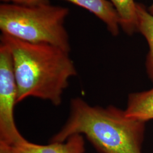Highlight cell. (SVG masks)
<instances>
[{"mask_svg":"<svg viewBox=\"0 0 153 153\" xmlns=\"http://www.w3.org/2000/svg\"><path fill=\"white\" fill-rule=\"evenodd\" d=\"M11 52L17 103L33 97L60 105L70 78L77 74L69 52L54 45L33 44L1 33Z\"/></svg>","mask_w":153,"mask_h":153,"instance_id":"6da1fadb","label":"cell"},{"mask_svg":"<svg viewBox=\"0 0 153 153\" xmlns=\"http://www.w3.org/2000/svg\"><path fill=\"white\" fill-rule=\"evenodd\" d=\"M145 123L127 116L124 110L114 106H93L76 98L71 101L65 124L50 142H63L73 135L81 134L99 153H142Z\"/></svg>","mask_w":153,"mask_h":153,"instance_id":"7a4b0ae2","label":"cell"},{"mask_svg":"<svg viewBox=\"0 0 153 153\" xmlns=\"http://www.w3.org/2000/svg\"><path fill=\"white\" fill-rule=\"evenodd\" d=\"M68 7L49 2L37 5H0L1 33L25 42L54 45L70 52L69 37L65 27Z\"/></svg>","mask_w":153,"mask_h":153,"instance_id":"3957f363","label":"cell"},{"mask_svg":"<svg viewBox=\"0 0 153 153\" xmlns=\"http://www.w3.org/2000/svg\"><path fill=\"white\" fill-rule=\"evenodd\" d=\"M17 88L13 61L9 47L0 44V141L14 146L25 140L16 127L14 109Z\"/></svg>","mask_w":153,"mask_h":153,"instance_id":"277c9868","label":"cell"},{"mask_svg":"<svg viewBox=\"0 0 153 153\" xmlns=\"http://www.w3.org/2000/svg\"><path fill=\"white\" fill-rule=\"evenodd\" d=\"M14 153H84L85 142L81 134H74L63 142H50L48 145L33 143L25 140L12 146Z\"/></svg>","mask_w":153,"mask_h":153,"instance_id":"5b68a950","label":"cell"},{"mask_svg":"<svg viewBox=\"0 0 153 153\" xmlns=\"http://www.w3.org/2000/svg\"><path fill=\"white\" fill-rule=\"evenodd\" d=\"M80 6L94 14L104 22L113 36L119 33L120 20L112 3L108 0H64Z\"/></svg>","mask_w":153,"mask_h":153,"instance_id":"8992f818","label":"cell"},{"mask_svg":"<svg viewBox=\"0 0 153 153\" xmlns=\"http://www.w3.org/2000/svg\"><path fill=\"white\" fill-rule=\"evenodd\" d=\"M125 111L127 116L146 122L153 119V88L129 96Z\"/></svg>","mask_w":153,"mask_h":153,"instance_id":"52a82bcc","label":"cell"},{"mask_svg":"<svg viewBox=\"0 0 153 153\" xmlns=\"http://www.w3.org/2000/svg\"><path fill=\"white\" fill-rule=\"evenodd\" d=\"M136 10L137 30L145 38L149 47L146 65L148 74L153 81V15L140 4H137Z\"/></svg>","mask_w":153,"mask_h":153,"instance_id":"ba28073f","label":"cell"},{"mask_svg":"<svg viewBox=\"0 0 153 153\" xmlns=\"http://www.w3.org/2000/svg\"><path fill=\"white\" fill-rule=\"evenodd\" d=\"M119 17L120 26L126 33L137 30V4L134 0H109Z\"/></svg>","mask_w":153,"mask_h":153,"instance_id":"9c48e42d","label":"cell"},{"mask_svg":"<svg viewBox=\"0 0 153 153\" xmlns=\"http://www.w3.org/2000/svg\"><path fill=\"white\" fill-rule=\"evenodd\" d=\"M5 4H12L17 5H37L49 2L48 0H0Z\"/></svg>","mask_w":153,"mask_h":153,"instance_id":"30bf717a","label":"cell"},{"mask_svg":"<svg viewBox=\"0 0 153 153\" xmlns=\"http://www.w3.org/2000/svg\"><path fill=\"white\" fill-rule=\"evenodd\" d=\"M0 153H14V152L11 145L0 141Z\"/></svg>","mask_w":153,"mask_h":153,"instance_id":"8fae6325","label":"cell"},{"mask_svg":"<svg viewBox=\"0 0 153 153\" xmlns=\"http://www.w3.org/2000/svg\"><path fill=\"white\" fill-rule=\"evenodd\" d=\"M149 11L152 14H153V3H152V4L151 5V6H150V7H149Z\"/></svg>","mask_w":153,"mask_h":153,"instance_id":"7c38bea8","label":"cell"}]
</instances>
